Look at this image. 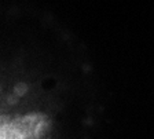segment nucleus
<instances>
[{
    "label": "nucleus",
    "instance_id": "nucleus-1",
    "mask_svg": "<svg viewBox=\"0 0 154 139\" xmlns=\"http://www.w3.org/2000/svg\"><path fill=\"white\" fill-rule=\"evenodd\" d=\"M54 121L44 112L0 114V139H50Z\"/></svg>",
    "mask_w": 154,
    "mask_h": 139
}]
</instances>
